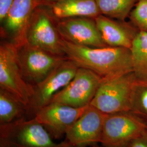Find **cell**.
Returning a JSON list of instances; mask_svg holds the SVG:
<instances>
[{
    "label": "cell",
    "mask_w": 147,
    "mask_h": 147,
    "mask_svg": "<svg viewBox=\"0 0 147 147\" xmlns=\"http://www.w3.org/2000/svg\"><path fill=\"white\" fill-rule=\"evenodd\" d=\"M67 58L79 67L87 69L104 80L133 71L131 50L124 47H92L62 39Z\"/></svg>",
    "instance_id": "cell-1"
},
{
    "label": "cell",
    "mask_w": 147,
    "mask_h": 147,
    "mask_svg": "<svg viewBox=\"0 0 147 147\" xmlns=\"http://www.w3.org/2000/svg\"><path fill=\"white\" fill-rule=\"evenodd\" d=\"M34 118H22L0 125V147H73L65 140L56 143Z\"/></svg>",
    "instance_id": "cell-2"
},
{
    "label": "cell",
    "mask_w": 147,
    "mask_h": 147,
    "mask_svg": "<svg viewBox=\"0 0 147 147\" xmlns=\"http://www.w3.org/2000/svg\"><path fill=\"white\" fill-rule=\"evenodd\" d=\"M136 81L133 71L104 80L90 105L105 114L131 111Z\"/></svg>",
    "instance_id": "cell-3"
},
{
    "label": "cell",
    "mask_w": 147,
    "mask_h": 147,
    "mask_svg": "<svg viewBox=\"0 0 147 147\" xmlns=\"http://www.w3.org/2000/svg\"><path fill=\"white\" fill-rule=\"evenodd\" d=\"M147 129V122L131 111L106 114L100 144L104 147H129Z\"/></svg>",
    "instance_id": "cell-4"
},
{
    "label": "cell",
    "mask_w": 147,
    "mask_h": 147,
    "mask_svg": "<svg viewBox=\"0 0 147 147\" xmlns=\"http://www.w3.org/2000/svg\"><path fill=\"white\" fill-rule=\"evenodd\" d=\"M62 39L56 26V19L48 7L38 6L27 28L26 42L54 55L66 56Z\"/></svg>",
    "instance_id": "cell-5"
},
{
    "label": "cell",
    "mask_w": 147,
    "mask_h": 147,
    "mask_svg": "<svg viewBox=\"0 0 147 147\" xmlns=\"http://www.w3.org/2000/svg\"><path fill=\"white\" fill-rule=\"evenodd\" d=\"M79 67L67 59L59 64L39 82L32 86V94L27 108V118L34 117L36 112L48 105L53 96L72 80Z\"/></svg>",
    "instance_id": "cell-6"
},
{
    "label": "cell",
    "mask_w": 147,
    "mask_h": 147,
    "mask_svg": "<svg viewBox=\"0 0 147 147\" xmlns=\"http://www.w3.org/2000/svg\"><path fill=\"white\" fill-rule=\"evenodd\" d=\"M0 88L14 95L27 108L32 94V86L23 77L17 47L9 41L1 42L0 46Z\"/></svg>",
    "instance_id": "cell-7"
},
{
    "label": "cell",
    "mask_w": 147,
    "mask_h": 147,
    "mask_svg": "<svg viewBox=\"0 0 147 147\" xmlns=\"http://www.w3.org/2000/svg\"><path fill=\"white\" fill-rule=\"evenodd\" d=\"M103 80L94 72L79 67L72 80L53 96L50 103L76 108L86 107L90 104Z\"/></svg>",
    "instance_id": "cell-8"
},
{
    "label": "cell",
    "mask_w": 147,
    "mask_h": 147,
    "mask_svg": "<svg viewBox=\"0 0 147 147\" xmlns=\"http://www.w3.org/2000/svg\"><path fill=\"white\" fill-rule=\"evenodd\" d=\"M18 59L23 77L34 85L41 81L59 64L68 59L42 49L25 43L17 47Z\"/></svg>",
    "instance_id": "cell-9"
},
{
    "label": "cell",
    "mask_w": 147,
    "mask_h": 147,
    "mask_svg": "<svg viewBox=\"0 0 147 147\" xmlns=\"http://www.w3.org/2000/svg\"><path fill=\"white\" fill-rule=\"evenodd\" d=\"M106 114L92 105L67 132L65 141L73 147H91L100 144Z\"/></svg>",
    "instance_id": "cell-10"
},
{
    "label": "cell",
    "mask_w": 147,
    "mask_h": 147,
    "mask_svg": "<svg viewBox=\"0 0 147 147\" xmlns=\"http://www.w3.org/2000/svg\"><path fill=\"white\" fill-rule=\"evenodd\" d=\"M87 106L76 108L51 102L37 111L33 117L47 130L53 139L59 140L65 135Z\"/></svg>",
    "instance_id": "cell-11"
},
{
    "label": "cell",
    "mask_w": 147,
    "mask_h": 147,
    "mask_svg": "<svg viewBox=\"0 0 147 147\" xmlns=\"http://www.w3.org/2000/svg\"><path fill=\"white\" fill-rule=\"evenodd\" d=\"M56 26L61 37L69 42L88 47H107L93 18L78 17L56 19Z\"/></svg>",
    "instance_id": "cell-12"
},
{
    "label": "cell",
    "mask_w": 147,
    "mask_h": 147,
    "mask_svg": "<svg viewBox=\"0 0 147 147\" xmlns=\"http://www.w3.org/2000/svg\"><path fill=\"white\" fill-rule=\"evenodd\" d=\"M35 8L34 0H14L1 24V34L17 47L26 43L27 28Z\"/></svg>",
    "instance_id": "cell-13"
},
{
    "label": "cell",
    "mask_w": 147,
    "mask_h": 147,
    "mask_svg": "<svg viewBox=\"0 0 147 147\" xmlns=\"http://www.w3.org/2000/svg\"><path fill=\"white\" fill-rule=\"evenodd\" d=\"M107 47L131 49L139 31L130 22L121 21L101 14L94 19Z\"/></svg>",
    "instance_id": "cell-14"
},
{
    "label": "cell",
    "mask_w": 147,
    "mask_h": 147,
    "mask_svg": "<svg viewBox=\"0 0 147 147\" xmlns=\"http://www.w3.org/2000/svg\"><path fill=\"white\" fill-rule=\"evenodd\" d=\"M47 7L57 20L78 17L95 19L101 14L96 0H59Z\"/></svg>",
    "instance_id": "cell-15"
},
{
    "label": "cell",
    "mask_w": 147,
    "mask_h": 147,
    "mask_svg": "<svg viewBox=\"0 0 147 147\" xmlns=\"http://www.w3.org/2000/svg\"><path fill=\"white\" fill-rule=\"evenodd\" d=\"M27 107L14 95L0 88V125L26 118Z\"/></svg>",
    "instance_id": "cell-16"
},
{
    "label": "cell",
    "mask_w": 147,
    "mask_h": 147,
    "mask_svg": "<svg viewBox=\"0 0 147 147\" xmlns=\"http://www.w3.org/2000/svg\"><path fill=\"white\" fill-rule=\"evenodd\" d=\"M130 50L133 72L138 80H147V32H138Z\"/></svg>",
    "instance_id": "cell-17"
},
{
    "label": "cell",
    "mask_w": 147,
    "mask_h": 147,
    "mask_svg": "<svg viewBox=\"0 0 147 147\" xmlns=\"http://www.w3.org/2000/svg\"><path fill=\"white\" fill-rule=\"evenodd\" d=\"M138 0H96L101 14L116 20L125 21Z\"/></svg>",
    "instance_id": "cell-18"
},
{
    "label": "cell",
    "mask_w": 147,
    "mask_h": 147,
    "mask_svg": "<svg viewBox=\"0 0 147 147\" xmlns=\"http://www.w3.org/2000/svg\"><path fill=\"white\" fill-rule=\"evenodd\" d=\"M131 111L147 123V80L137 79L132 95Z\"/></svg>",
    "instance_id": "cell-19"
},
{
    "label": "cell",
    "mask_w": 147,
    "mask_h": 147,
    "mask_svg": "<svg viewBox=\"0 0 147 147\" xmlns=\"http://www.w3.org/2000/svg\"><path fill=\"white\" fill-rule=\"evenodd\" d=\"M128 18L139 31L147 32V0H138Z\"/></svg>",
    "instance_id": "cell-20"
},
{
    "label": "cell",
    "mask_w": 147,
    "mask_h": 147,
    "mask_svg": "<svg viewBox=\"0 0 147 147\" xmlns=\"http://www.w3.org/2000/svg\"><path fill=\"white\" fill-rule=\"evenodd\" d=\"M14 0H0V22L2 24L11 9Z\"/></svg>",
    "instance_id": "cell-21"
},
{
    "label": "cell",
    "mask_w": 147,
    "mask_h": 147,
    "mask_svg": "<svg viewBox=\"0 0 147 147\" xmlns=\"http://www.w3.org/2000/svg\"><path fill=\"white\" fill-rule=\"evenodd\" d=\"M129 147H147V129L142 135L132 142Z\"/></svg>",
    "instance_id": "cell-22"
},
{
    "label": "cell",
    "mask_w": 147,
    "mask_h": 147,
    "mask_svg": "<svg viewBox=\"0 0 147 147\" xmlns=\"http://www.w3.org/2000/svg\"><path fill=\"white\" fill-rule=\"evenodd\" d=\"M59 0H34L36 8L38 6H48Z\"/></svg>",
    "instance_id": "cell-23"
},
{
    "label": "cell",
    "mask_w": 147,
    "mask_h": 147,
    "mask_svg": "<svg viewBox=\"0 0 147 147\" xmlns=\"http://www.w3.org/2000/svg\"><path fill=\"white\" fill-rule=\"evenodd\" d=\"M90 147H104L102 146H101L100 144H94V145H93L92 146Z\"/></svg>",
    "instance_id": "cell-24"
}]
</instances>
